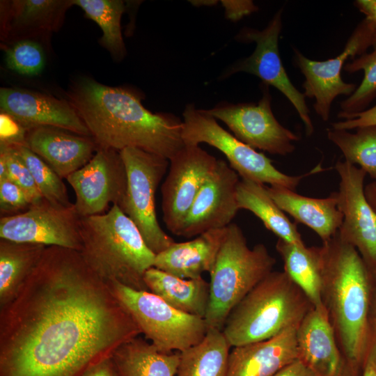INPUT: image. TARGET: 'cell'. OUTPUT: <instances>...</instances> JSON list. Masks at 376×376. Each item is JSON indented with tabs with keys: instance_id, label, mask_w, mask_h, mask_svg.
<instances>
[{
	"instance_id": "83f0119b",
	"label": "cell",
	"mask_w": 376,
	"mask_h": 376,
	"mask_svg": "<svg viewBox=\"0 0 376 376\" xmlns=\"http://www.w3.org/2000/svg\"><path fill=\"white\" fill-rule=\"evenodd\" d=\"M112 358L120 376H175L180 355L160 351L138 336L119 347Z\"/></svg>"
},
{
	"instance_id": "7bdbcfd3",
	"label": "cell",
	"mask_w": 376,
	"mask_h": 376,
	"mask_svg": "<svg viewBox=\"0 0 376 376\" xmlns=\"http://www.w3.org/2000/svg\"><path fill=\"white\" fill-rule=\"evenodd\" d=\"M354 4L365 18L376 26V0H357Z\"/></svg>"
},
{
	"instance_id": "277c9868",
	"label": "cell",
	"mask_w": 376,
	"mask_h": 376,
	"mask_svg": "<svg viewBox=\"0 0 376 376\" xmlns=\"http://www.w3.org/2000/svg\"><path fill=\"white\" fill-rule=\"evenodd\" d=\"M80 234V253L101 279L148 290L144 275L154 267L156 254L136 224L117 205L104 214L81 217Z\"/></svg>"
},
{
	"instance_id": "ba28073f",
	"label": "cell",
	"mask_w": 376,
	"mask_h": 376,
	"mask_svg": "<svg viewBox=\"0 0 376 376\" xmlns=\"http://www.w3.org/2000/svg\"><path fill=\"white\" fill-rule=\"evenodd\" d=\"M109 284L141 334L160 351H184L200 343L210 329L204 318L180 311L148 290Z\"/></svg>"
},
{
	"instance_id": "52a82bcc",
	"label": "cell",
	"mask_w": 376,
	"mask_h": 376,
	"mask_svg": "<svg viewBox=\"0 0 376 376\" xmlns=\"http://www.w3.org/2000/svg\"><path fill=\"white\" fill-rule=\"evenodd\" d=\"M182 116L184 143L199 145L204 143L218 149L242 179L295 191L304 178L326 170L318 164L306 173L287 175L277 169L263 153L240 141L224 129L206 109H196L194 104H189Z\"/></svg>"
},
{
	"instance_id": "d590c367",
	"label": "cell",
	"mask_w": 376,
	"mask_h": 376,
	"mask_svg": "<svg viewBox=\"0 0 376 376\" xmlns=\"http://www.w3.org/2000/svg\"><path fill=\"white\" fill-rule=\"evenodd\" d=\"M0 157L6 162L8 179L19 186L27 194L32 203L43 198L29 169L13 147L0 143Z\"/></svg>"
},
{
	"instance_id": "2e32d148",
	"label": "cell",
	"mask_w": 376,
	"mask_h": 376,
	"mask_svg": "<svg viewBox=\"0 0 376 376\" xmlns=\"http://www.w3.org/2000/svg\"><path fill=\"white\" fill-rule=\"evenodd\" d=\"M335 169L340 178L336 192L338 207L343 216L338 231L340 238L353 246L370 270L376 268V212L364 191L366 173L345 160H338Z\"/></svg>"
},
{
	"instance_id": "7402d4cb",
	"label": "cell",
	"mask_w": 376,
	"mask_h": 376,
	"mask_svg": "<svg viewBox=\"0 0 376 376\" xmlns=\"http://www.w3.org/2000/svg\"><path fill=\"white\" fill-rule=\"evenodd\" d=\"M226 228L205 232L193 240L174 242L156 254L154 267L183 279L202 277L212 271Z\"/></svg>"
},
{
	"instance_id": "ffe728a7",
	"label": "cell",
	"mask_w": 376,
	"mask_h": 376,
	"mask_svg": "<svg viewBox=\"0 0 376 376\" xmlns=\"http://www.w3.org/2000/svg\"><path fill=\"white\" fill-rule=\"evenodd\" d=\"M25 143L62 179L86 165L98 149L91 136L48 126L27 130Z\"/></svg>"
},
{
	"instance_id": "e575fe53",
	"label": "cell",
	"mask_w": 376,
	"mask_h": 376,
	"mask_svg": "<svg viewBox=\"0 0 376 376\" xmlns=\"http://www.w3.org/2000/svg\"><path fill=\"white\" fill-rule=\"evenodd\" d=\"M6 63L8 69L24 76L40 75L45 65L41 46L31 40L15 41L6 50Z\"/></svg>"
},
{
	"instance_id": "44dd1931",
	"label": "cell",
	"mask_w": 376,
	"mask_h": 376,
	"mask_svg": "<svg viewBox=\"0 0 376 376\" xmlns=\"http://www.w3.org/2000/svg\"><path fill=\"white\" fill-rule=\"evenodd\" d=\"M297 329L270 339L232 347L226 376H273L298 358Z\"/></svg>"
},
{
	"instance_id": "5b68a950",
	"label": "cell",
	"mask_w": 376,
	"mask_h": 376,
	"mask_svg": "<svg viewBox=\"0 0 376 376\" xmlns=\"http://www.w3.org/2000/svg\"><path fill=\"white\" fill-rule=\"evenodd\" d=\"M315 306L284 272L272 271L231 311L222 332L231 347L297 328Z\"/></svg>"
},
{
	"instance_id": "8992f818",
	"label": "cell",
	"mask_w": 376,
	"mask_h": 376,
	"mask_svg": "<svg viewBox=\"0 0 376 376\" xmlns=\"http://www.w3.org/2000/svg\"><path fill=\"white\" fill-rule=\"evenodd\" d=\"M275 263L263 244L249 248L240 226L229 224L210 272V300L205 317L209 328L222 331L231 311L272 272Z\"/></svg>"
},
{
	"instance_id": "484cf974",
	"label": "cell",
	"mask_w": 376,
	"mask_h": 376,
	"mask_svg": "<svg viewBox=\"0 0 376 376\" xmlns=\"http://www.w3.org/2000/svg\"><path fill=\"white\" fill-rule=\"evenodd\" d=\"M276 249L283 262V271L315 307L322 306V247L297 245L278 238Z\"/></svg>"
},
{
	"instance_id": "4dcf8cb0",
	"label": "cell",
	"mask_w": 376,
	"mask_h": 376,
	"mask_svg": "<svg viewBox=\"0 0 376 376\" xmlns=\"http://www.w3.org/2000/svg\"><path fill=\"white\" fill-rule=\"evenodd\" d=\"M72 4L80 7L86 17L100 26L102 31L100 43L115 60H122L126 54L120 25L125 3L120 0H74Z\"/></svg>"
},
{
	"instance_id": "d6986e66",
	"label": "cell",
	"mask_w": 376,
	"mask_h": 376,
	"mask_svg": "<svg viewBox=\"0 0 376 376\" xmlns=\"http://www.w3.org/2000/svg\"><path fill=\"white\" fill-rule=\"evenodd\" d=\"M298 359L316 376H352L324 305L314 307L297 329Z\"/></svg>"
},
{
	"instance_id": "3957f363",
	"label": "cell",
	"mask_w": 376,
	"mask_h": 376,
	"mask_svg": "<svg viewBox=\"0 0 376 376\" xmlns=\"http://www.w3.org/2000/svg\"><path fill=\"white\" fill-rule=\"evenodd\" d=\"M321 247L322 304L352 376H361L370 334L371 273L358 251L338 233Z\"/></svg>"
},
{
	"instance_id": "f6af8a7d",
	"label": "cell",
	"mask_w": 376,
	"mask_h": 376,
	"mask_svg": "<svg viewBox=\"0 0 376 376\" xmlns=\"http://www.w3.org/2000/svg\"><path fill=\"white\" fill-rule=\"evenodd\" d=\"M364 191L368 203L376 212V182L373 181L367 185Z\"/></svg>"
},
{
	"instance_id": "f35d334b",
	"label": "cell",
	"mask_w": 376,
	"mask_h": 376,
	"mask_svg": "<svg viewBox=\"0 0 376 376\" xmlns=\"http://www.w3.org/2000/svg\"><path fill=\"white\" fill-rule=\"evenodd\" d=\"M1 143H25L26 130L10 116L1 113Z\"/></svg>"
},
{
	"instance_id": "74e56055",
	"label": "cell",
	"mask_w": 376,
	"mask_h": 376,
	"mask_svg": "<svg viewBox=\"0 0 376 376\" xmlns=\"http://www.w3.org/2000/svg\"><path fill=\"white\" fill-rule=\"evenodd\" d=\"M339 118L343 120L331 123V128L350 131L362 127L376 125V104L361 112Z\"/></svg>"
},
{
	"instance_id": "4316f807",
	"label": "cell",
	"mask_w": 376,
	"mask_h": 376,
	"mask_svg": "<svg viewBox=\"0 0 376 376\" xmlns=\"http://www.w3.org/2000/svg\"><path fill=\"white\" fill-rule=\"evenodd\" d=\"M46 247L0 238V307L15 297L38 265Z\"/></svg>"
},
{
	"instance_id": "7dc6e473",
	"label": "cell",
	"mask_w": 376,
	"mask_h": 376,
	"mask_svg": "<svg viewBox=\"0 0 376 376\" xmlns=\"http://www.w3.org/2000/svg\"><path fill=\"white\" fill-rule=\"evenodd\" d=\"M370 318L371 320H376V284L374 283L371 295Z\"/></svg>"
},
{
	"instance_id": "8fae6325",
	"label": "cell",
	"mask_w": 376,
	"mask_h": 376,
	"mask_svg": "<svg viewBox=\"0 0 376 376\" xmlns=\"http://www.w3.org/2000/svg\"><path fill=\"white\" fill-rule=\"evenodd\" d=\"M283 11V8H280L263 30L249 27L240 30L236 39L242 42H255L256 48L249 57L235 63L224 75L246 72L260 78L264 84L279 90L296 109L309 136L314 132V126L306 97L290 81L279 54V38L282 29Z\"/></svg>"
},
{
	"instance_id": "4fadbf2b",
	"label": "cell",
	"mask_w": 376,
	"mask_h": 376,
	"mask_svg": "<svg viewBox=\"0 0 376 376\" xmlns=\"http://www.w3.org/2000/svg\"><path fill=\"white\" fill-rule=\"evenodd\" d=\"M81 217L73 205L63 206L45 198L21 214L0 218V238L56 246L79 252L82 248Z\"/></svg>"
},
{
	"instance_id": "e0dca14e",
	"label": "cell",
	"mask_w": 376,
	"mask_h": 376,
	"mask_svg": "<svg viewBox=\"0 0 376 376\" xmlns=\"http://www.w3.org/2000/svg\"><path fill=\"white\" fill-rule=\"evenodd\" d=\"M239 175L224 161L217 167L196 197L178 236L196 237L226 228L240 210L237 201Z\"/></svg>"
},
{
	"instance_id": "8d00e7d4",
	"label": "cell",
	"mask_w": 376,
	"mask_h": 376,
	"mask_svg": "<svg viewBox=\"0 0 376 376\" xmlns=\"http://www.w3.org/2000/svg\"><path fill=\"white\" fill-rule=\"evenodd\" d=\"M32 204L25 191L9 179L0 180V214L10 217L26 211Z\"/></svg>"
},
{
	"instance_id": "d6a6232c",
	"label": "cell",
	"mask_w": 376,
	"mask_h": 376,
	"mask_svg": "<svg viewBox=\"0 0 376 376\" xmlns=\"http://www.w3.org/2000/svg\"><path fill=\"white\" fill-rule=\"evenodd\" d=\"M7 145L13 147L27 166L38 191L44 198L63 206L73 205L69 199L63 179L40 157L31 151L26 143Z\"/></svg>"
},
{
	"instance_id": "cb8c5ba5",
	"label": "cell",
	"mask_w": 376,
	"mask_h": 376,
	"mask_svg": "<svg viewBox=\"0 0 376 376\" xmlns=\"http://www.w3.org/2000/svg\"><path fill=\"white\" fill-rule=\"evenodd\" d=\"M1 4V36L19 40L23 36L57 30L65 10L73 5L72 1L58 0H17Z\"/></svg>"
},
{
	"instance_id": "f546056e",
	"label": "cell",
	"mask_w": 376,
	"mask_h": 376,
	"mask_svg": "<svg viewBox=\"0 0 376 376\" xmlns=\"http://www.w3.org/2000/svg\"><path fill=\"white\" fill-rule=\"evenodd\" d=\"M230 348L221 330L209 329L200 343L179 352L175 376H226Z\"/></svg>"
},
{
	"instance_id": "836d02e7",
	"label": "cell",
	"mask_w": 376,
	"mask_h": 376,
	"mask_svg": "<svg viewBox=\"0 0 376 376\" xmlns=\"http://www.w3.org/2000/svg\"><path fill=\"white\" fill-rule=\"evenodd\" d=\"M373 50L357 56L344 65L343 69L354 73L362 70L363 78L354 92L340 102L338 117L361 112L376 97V43Z\"/></svg>"
},
{
	"instance_id": "ee69618b",
	"label": "cell",
	"mask_w": 376,
	"mask_h": 376,
	"mask_svg": "<svg viewBox=\"0 0 376 376\" xmlns=\"http://www.w3.org/2000/svg\"><path fill=\"white\" fill-rule=\"evenodd\" d=\"M367 359L371 361L376 365V320L371 319L366 360Z\"/></svg>"
},
{
	"instance_id": "30bf717a",
	"label": "cell",
	"mask_w": 376,
	"mask_h": 376,
	"mask_svg": "<svg viewBox=\"0 0 376 376\" xmlns=\"http://www.w3.org/2000/svg\"><path fill=\"white\" fill-rule=\"evenodd\" d=\"M375 43L376 26L364 18L349 37L342 52L335 58L314 61L293 48L295 63L305 78L303 93L306 97L315 100L314 111L323 121L329 119L331 106L336 97H349L357 88L355 84L347 83L341 78L345 61L366 53Z\"/></svg>"
},
{
	"instance_id": "ac0fdd59",
	"label": "cell",
	"mask_w": 376,
	"mask_h": 376,
	"mask_svg": "<svg viewBox=\"0 0 376 376\" xmlns=\"http://www.w3.org/2000/svg\"><path fill=\"white\" fill-rule=\"evenodd\" d=\"M1 113L15 120L26 130L55 127L91 136L76 110L68 102L43 93L16 88H1Z\"/></svg>"
},
{
	"instance_id": "b9f144b4",
	"label": "cell",
	"mask_w": 376,
	"mask_h": 376,
	"mask_svg": "<svg viewBox=\"0 0 376 376\" xmlns=\"http://www.w3.org/2000/svg\"><path fill=\"white\" fill-rule=\"evenodd\" d=\"M273 376H316L298 359L288 364Z\"/></svg>"
},
{
	"instance_id": "9a60e30c",
	"label": "cell",
	"mask_w": 376,
	"mask_h": 376,
	"mask_svg": "<svg viewBox=\"0 0 376 376\" xmlns=\"http://www.w3.org/2000/svg\"><path fill=\"white\" fill-rule=\"evenodd\" d=\"M66 180L75 191L74 206L80 217L104 214L110 204L119 206L127 185L120 153L111 149L98 148L86 165Z\"/></svg>"
},
{
	"instance_id": "6da1fadb",
	"label": "cell",
	"mask_w": 376,
	"mask_h": 376,
	"mask_svg": "<svg viewBox=\"0 0 376 376\" xmlns=\"http://www.w3.org/2000/svg\"><path fill=\"white\" fill-rule=\"evenodd\" d=\"M141 334L80 252L47 246L0 307V376H81Z\"/></svg>"
},
{
	"instance_id": "ab89813d",
	"label": "cell",
	"mask_w": 376,
	"mask_h": 376,
	"mask_svg": "<svg viewBox=\"0 0 376 376\" xmlns=\"http://www.w3.org/2000/svg\"><path fill=\"white\" fill-rule=\"evenodd\" d=\"M226 17L233 22L241 19L258 10V7L251 0H222Z\"/></svg>"
},
{
	"instance_id": "60d3db41",
	"label": "cell",
	"mask_w": 376,
	"mask_h": 376,
	"mask_svg": "<svg viewBox=\"0 0 376 376\" xmlns=\"http://www.w3.org/2000/svg\"><path fill=\"white\" fill-rule=\"evenodd\" d=\"M81 376H120L112 357L88 369Z\"/></svg>"
},
{
	"instance_id": "7c38bea8",
	"label": "cell",
	"mask_w": 376,
	"mask_h": 376,
	"mask_svg": "<svg viewBox=\"0 0 376 376\" xmlns=\"http://www.w3.org/2000/svg\"><path fill=\"white\" fill-rule=\"evenodd\" d=\"M268 86L263 84V95L258 102L221 103L206 110L226 124L238 140L253 149L287 155L295 150L293 143L299 136L275 118Z\"/></svg>"
},
{
	"instance_id": "9c48e42d",
	"label": "cell",
	"mask_w": 376,
	"mask_h": 376,
	"mask_svg": "<svg viewBox=\"0 0 376 376\" xmlns=\"http://www.w3.org/2000/svg\"><path fill=\"white\" fill-rule=\"evenodd\" d=\"M120 153L127 185L118 207L136 224L150 249L157 254L175 242L161 228L155 207L156 191L168 171L169 160L135 148H125Z\"/></svg>"
},
{
	"instance_id": "7a4b0ae2",
	"label": "cell",
	"mask_w": 376,
	"mask_h": 376,
	"mask_svg": "<svg viewBox=\"0 0 376 376\" xmlns=\"http://www.w3.org/2000/svg\"><path fill=\"white\" fill-rule=\"evenodd\" d=\"M69 103L88 127L98 148H139L171 159L184 146L182 120L152 113L141 96L83 77L70 89Z\"/></svg>"
},
{
	"instance_id": "f1b7e54d",
	"label": "cell",
	"mask_w": 376,
	"mask_h": 376,
	"mask_svg": "<svg viewBox=\"0 0 376 376\" xmlns=\"http://www.w3.org/2000/svg\"><path fill=\"white\" fill-rule=\"evenodd\" d=\"M237 201L240 210L251 212L279 239L297 245H305L296 225L272 199L265 185L240 180L237 187Z\"/></svg>"
},
{
	"instance_id": "681fc988",
	"label": "cell",
	"mask_w": 376,
	"mask_h": 376,
	"mask_svg": "<svg viewBox=\"0 0 376 376\" xmlns=\"http://www.w3.org/2000/svg\"><path fill=\"white\" fill-rule=\"evenodd\" d=\"M370 271L371 273L373 281L375 284H376V268Z\"/></svg>"
},
{
	"instance_id": "c3c4849f",
	"label": "cell",
	"mask_w": 376,
	"mask_h": 376,
	"mask_svg": "<svg viewBox=\"0 0 376 376\" xmlns=\"http://www.w3.org/2000/svg\"><path fill=\"white\" fill-rule=\"evenodd\" d=\"M191 3L195 6H210L217 3V1L214 0H197V1H189Z\"/></svg>"
},
{
	"instance_id": "603a6c76",
	"label": "cell",
	"mask_w": 376,
	"mask_h": 376,
	"mask_svg": "<svg viewBox=\"0 0 376 376\" xmlns=\"http://www.w3.org/2000/svg\"><path fill=\"white\" fill-rule=\"evenodd\" d=\"M278 206L297 221L311 228L323 242L331 239L340 228L343 216L338 207L336 192L317 198L298 194L281 187H267Z\"/></svg>"
},
{
	"instance_id": "bcb514c9",
	"label": "cell",
	"mask_w": 376,
	"mask_h": 376,
	"mask_svg": "<svg viewBox=\"0 0 376 376\" xmlns=\"http://www.w3.org/2000/svg\"><path fill=\"white\" fill-rule=\"evenodd\" d=\"M361 376H376V365L367 359Z\"/></svg>"
},
{
	"instance_id": "d4e9b609",
	"label": "cell",
	"mask_w": 376,
	"mask_h": 376,
	"mask_svg": "<svg viewBox=\"0 0 376 376\" xmlns=\"http://www.w3.org/2000/svg\"><path fill=\"white\" fill-rule=\"evenodd\" d=\"M148 290L173 308L205 319L210 300V283L203 276L183 279L155 267L144 275Z\"/></svg>"
},
{
	"instance_id": "5bb4252c",
	"label": "cell",
	"mask_w": 376,
	"mask_h": 376,
	"mask_svg": "<svg viewBox=\"0 0 376 376\" xmlns=\"http://www.w3.org/2000/svg\"><path fill=\"white\" fill-rule=\"evenodd\" d=\"M161 186L162 219L178 233L201 189L214 171L218 159L199 145L185 144L171 159Z\"/></svg>"
},
{
	"instance_id": "1f68e13d",
	"label": "cell",
	"mask_w": 376,
	"mask_h": 376,
	"mask_svg": "<svg viewBox=\"0 0 376 376\" xmlns=\"http://www.w3.org/2000/svg\"><path fill=\"white\" fill-rule=\"evenodd\" d=\"M349 130L328 129L327 137L343 153L345 160L358 165L376 182V125Z\"/></svg>"
}]
</instances>
